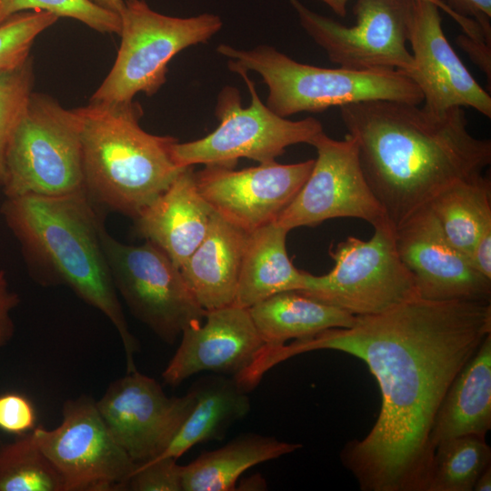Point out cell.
<instances>
[{"instance_id": "obj_22", "label": "cell", "mask_w": 491, "mask_h": 491, "mask_svg": "<svg viewBox=\"0 0 491 491\" xmlns=\"http://www.w3.org/2000/svg\"><path fill=\"white\" fill-rule=\"evenodd\" d=\"M287 234L275 222L248 234L234 305L250 308L276 294L303 288L305 271L287 255Z\"/></svg>"}, {"instance_id": "obj_16", "label": "cell", "mask_w": 491, "mask_h": 491, "mask_svg": "<svg viewBox=\"0 0 491 491\" xmlns=\"http://www.w3.org/2000/svg\"><path fill=\"white\" fill-rule=\"evenodd\" d=\"M395 230L397 252L414 278L418 297L490 303L491 280L447 240L428 205Z\"/></svg>"}, {"instance_id": "obj_29", "label": "cell", "mask_w": 491, "mask_h": 491, "mask_svg": "<svg viewBox=\"0 0 491 491\" xmlns=\"http://www.w3.org/2000/svg\"><path fill=\"white\" fill-rule=\"evenodd\" d=\"M41 10L78 20L103 34H120L121 17L92 0H0V25L12 15Z\"/></svg>"}, {"instance_id": "obj_15", "label": "cell", "mask_w": 491, "mask_h": 491, "mask_svg": "<svg viewBox=\"0 0 491 491\" xmlns=\"http://www.w3.org/2000/svg\"><path fill=\"white\" fill-rule=\"evenodd\" d=\"M314 162L275 161L242 170L206 165L195 172V179L214 212L251 233L277 219L308 178Z\"/></svg>"}, {"instance_id": "obj_36", "label": "cell", "mask_w": 491, "mask_h": 491, "mask_svg": "<svg viewBox=\"0 0 491 491\" xmlns=\"http://www.w3.org/2000/svg\"><path fill=\"white\" fill-rule=\"evenodd\" d=\"M326 5L340 17L346 15V5L350 0H317ZM436 5L440 10L447 14L462 28L463 33L475 40L486 41L478 25L472 19L463 17L455 13L443 0H425Z\"/></svg>"}, {"instance_id": "obj_41", "label": "cell", "mask_w": 491, "mask_h": 491, "mask_svg": "<svg viewBox=\"0 0 491 491\" xmlns=\"http://www.w3.org/2000/svg\"><path fill=\"white\" fill-rule=\"evenodd\" d=\"M2 444V441L0 440V445Z\"/></svg>"}, {"instance_id": "obj_24", "label": "cell", "mask_w": 491, "mask_h": 491, "mask_svg": "<svg viewBox=\"0 0 491 491\" xmlns=\"http://www.w3.org/2000/svg\"><path fill=\"white\" fill-rule=\"evenodd\" d=\"M248 310L265 347L309 338L332 328H347L356 321L346 311L298 291L276 294Z\"/></svg>"}, {"instance_id": "obj_1", "label": "cell", "mask_w": 491, "mask_h": 491, "mask_svg": "<svg viewBox=\"0 0 491 491\" xmlns=\"http://www.w3.org/2000/svg\"><path fill=\"white\" fill-rule=\"evenodd\" d=\"M491 334V304L415 297L386 312L356 316L273 349L280 364L315 350H336L366 363L382 396L377 420L341 451L363 491H428L433 423L452 381Z\"/></svg>"}, {"instance_id": "obj_7", "label": "cell", "mask_w": 491, "mask_h": 491, "mask_svg": "<svg viewBox=\"0 0 491 491\" xmlns=\"http://www.w3.org/2000/svg\"><path fill=\"white\" fill-rule=\"evenodd\" d=\"M120 17L115 62L90 102H130L138 93L154 95L165 83L170 60L180 51L208 41L223 25L214 14L168 16L144 0H125Z\"/></svg>"}, {"instance_id": "obj_3", "label": "cell", "mask_w": 491, "mask_h": 491, "mask_svg": "<svg viewBox=\"0 0 491 491\" xmlns=\"http://www.w3.org/2000/svg\"><path fill=\"white\" fill-rule=\"evenodd\" d=\"M84 190L60 196L6 197L1 214L32 265L47 282L70 287L103 313L124 346L127 372L140 346L129 330L103 251V221Z\"/></svg>"}, {"instance_id": "obj_14", "label": "cell", "mask_w": 491, "mask_h": 491, "mask_svg": "<svg viewBox=\"0 0 491 491\" xmlns=\"http://www.w3.org/2000/svg\"><path fill=\"white\" fill-rule=\"evenodd\" d=\"M95 404L114 439L138 465L167 448L193 409L195 396L190 389L168 396L155 379L136 369L111 383Z\"/></svg>"}, {"instance_id": "obj_38", "label": "cell", "mask_w": 491, "mask_h": 491, "mask_svg": "<svg viewBox=\"0 0 491 491\" xmlns=\"http://www.w3.org/2000/svg\"><path fill=\"white\" fill-rule=\"evenodd\" d=\"M468 258L478 273L491 280V226L478 236Z\"/></svg>"}, {"instance_id": "obj_11", "label": "cell", "mask_w": 491, "mask_h": 491, "mask_svg": "<svg viewBox=\"0 0 491 491\" xmlns=\"http://www.w3.org/2000/svg\"><path fill=\"white\" fill-rule=\"evenodd\" d=\"M306 33L329 60L350 70H398L415 64L407 50L413 0H356V24L347 26L289 0Z\"/></svg>"}, {"instance_id": "obj_12", "label": "cell", "mask_w": 491, "mask_h": 491, "mask_svg": "<svg viewBox=\"0 0 491 491\" xmlns=\"http://www.w3.org/2000/svg\"><path fill=\"white\" fill-rule=\"evenodd\" d=\"M62 421L32 430L59 473L64 491H123L136 464L116 443L87 396L66 400Z\"/></svg>"}, {"instance_id": "obj_27", "label": "cell", "mask_w": 491, "mask_h": 491, "mask_svg": "<svg viewBox=\"0 0 491 491\" xmlns=\"http://www.w3.org/2000/svg\"><path fill=\"white\" fill-rule=\"evenodd\" d=\"M490 461L491 448L484 437L465 435L446 439L436 446L428 491H472Z\"/></svg>"}, {"instance_id": "obj_31", "label": "cell", "mask_w": 491, "mask_h": 491, "mask_svg": "<svg viewBox=\"0 0 491 491\" xmlns=\"http://www.w3.org/2000/svg\"><path fill=\"white\" fill-rule=\"evenodd\" d=\"M58 19L53 13L33 10L15 14L0 25V71L16 68L29 57L35 37Z\"/></svg>"}, {"instance_id": "obj_26", "label": "cell", "mask_w": 491, "mask_h": 491, "mask_svg": "<svg viewBox=\"0 0 491 491\" xmlns=\"http://www.w3.org/2000/svg\"><path fill=\"white\" fill-rule=\"evenodd\" d=\"M447 240L469 256L478 236L491 226V181L482 173L456 180L428 204Z\"/></svg>"}, {"instance_id": "obj_9", "label": "cell", "mask_w": 491, "mask_h": 491, "mask_svg": "<svg viewBox=\"0 0 491 491\" xmlns=\"http://www.w3.org/2000/svg\"><path fill=\"white\" fill-rule=\"evenodd\" d=\"M236 73L248 87L250 105L244 108L239 90L225 86L215 105L219 125L203 138L173 145V156L180 167L203 164L234 168L240 158L269 164L284 154L287 146L310 145L323 132L316 118L292 121L272 112L260 100L247 72Z\"/></svg>"}, {"instance_id": "obj_20", "label": "cell", "mask_w": 491, "mask_h": 491, "mask_svg": "<svg viewBox=\"0 0 491 491\" xmlns=\"http://www.w3.org/2000/svg\"><path fill=\"white\" fill-rule=\"evenodd\" d=\"M248 234L214 212L205 236L180 268L205 311L234 304Z\"/></svg>"}, {"instance_id": "obj_28", "label": "cell", "mask_w": 491, "mask_h": 491, "mask_svg": "<svg viewBox=\"0 0 491 491\" xmlns=\"http://www.w3.org/2000/svg\"><path fill=\"white\" fill-rule=\"evenodd\" d=\"M0 491H64L59 473L32 431L0 445Z\"/></svg>"}, {"instance_id": "obj_4", "label": "cell", "mask_w": 491, "mask_h": 491, "mask_svg": "<svg viewBox=\"0 0 491 491\" xmlns=\"http://www.w3.org/2000/svg\"><path fill=\"white\" fill-rule=\"evenodd\" d=\"M80 124L84 191L105 209L131 218L149 205L185 167L173 156L172 136L139 125L136 102H90L75 109Z\"/></svg>"}, {"instance_id": "obj_25", "label": "cell", "mask_w": 491, "mask_h": 491, "mask_svg": "<svg viewBox=\"0 0 491 491\" xmlns=\"http://www.w3.org/2000/svg\"><path fill=\"white\" fill-rule=\"evenodd\" d=\"M301 447L299 443L280 441L273 436L242 434L182 466L183 491L235 490L238 478L247 469Z\"/></svg>"}, {"instance_id": "obj_5", "label": "cell", "mask_w": 491, "mask_h": 491, "mask_svg": "<svg viewBox=\"0 0 491 491\" xmlns=\"http://www.w3.org/2000/svg\"><path fill=\"white\" fill-rule=\"evenodd\" d=\"M216 51L228 58L231 71L251 70L262 76L269 90L266 106L282 117L367 101L418 105L424 101L416 83L398 70L319 67L299 63L269 45L241 50L222 44Z\"/></svg>"}, {"instance_id": "obj_30", "label": "cell", "mask_w": 491, "mask_h": 491, "mask_svg": "<svg viewBox=\"0 0 491 491\" xmlns=\"http://www.w3.org/2000/svg\"><path fill=\"white\" fill-rule=\"evenodd\" d=\"M34 82L33 62L0 71V187L5 174V157L11 137L26 108Z\"/></svg>"}, {"instance_id": "obj_21", "label": "cell", "mask_w": 491, "mask_h": 491, "mask_svg": "<svg viewBox=\"0 0 491 491\" xmlns=\"http://www.w3.org/2000/svg\"><path fill=\"white\" fill-rule=\"evenodd\" d=\"M491 428V334L464 365L449 386L430 434L434 448L459 436L486 438Z\"/></svg>"}, {"instance_id": "obj_34", "label": "cell", "mask_w": 491, "mask_h": 491, "mask_svg": "<svg viewBox=\"0 0 491 491\" xmlns=\"http://www.w3.org/2000/svg\"><path fill=\"white\" fill-rule=\"evenodd\" d=\"M455 13L474 20L491 44V0H443Z\"/></svg>"}, {"instance_id": "obj_13", "label": "cell", "mask_w": 491, "mask_h": 491, "mask_svg": "<svg viewBox=\"0 0 491 491\" xmlns=\"http://www.w3.org/2000/svg\"><path fill=\"white\" fill-rule=\"evenodd\" d=\"M310 145L316 150L311 173L276 224L287 232L333 218L351 217L373 227L388 222L363 174L355 140H336L323 132Z\"/></svg>"}, {"instance_id": "obj_40", "label": "cell", "mask_w": 491, "mask_h": 491, "mask_svg": "<svg viewBox=\"0 0 491 491\" xmlns=\"http://www.w3.org/2000/svg\"><path fill=\"white\" fill-rule=\"evenodd\" d=\"M96 5L115 12L120 15L125 7V0H92Z\"/></svg>"}, {"instance_id": "obj_17", "label": "cell", "mask_w": 491, "mask_h": 491, "mask_svg": "<svg viewBox=\"0 0 491 491\" xmlns=\"http://www.w3.org/2000/svg\"><path fill=\"white\" fill-rule=\"evenodd\" d=\"M439 8L413 0L408 40L414 59L410 77L423 94L426 112L441 115L471 107L491 117V96L474 78L449 44Z\"/></svg>"}, {"instance_id": "obj_37", "label": "cell", "mask_w": 491, "mask_h": 491, "mask_svg": "<svg viewBox=\"0 0 491 491\" xmlns=\"http://www.w3.org/2000/svg\"><path fill=\"white\" fill-rule=\"evenodd\" d=\"M456 44L467 54L470 59L481 69L491 84V45L485 41L475 40L460 34L456 37Z\"/></svg>"}, {"instance_id": "obj_35", "label": "cell", "mask_w": 491, "mask_h": 491, "mask_svg": "<svg viewBox=\"0 0 491 491\" xmlns=\"http://www.w3.org/2000/svg\"><path fill=\"white\" fill-rule=\"evenodd\" d=\"M20 299L12 291L4 270H0V348L7 345L15 333L12 318L13 310L19 305Z\"/></svg>"}, {"instance_id": "obj_6", "label": "cell", "mask_w": 491, "mask_h": 491, "mask_svg": "<svg viewBox=\"0 0 491 491\" xmlns=\"http://www.w3.org/2000/svg\"><path fill=\"white\" fill-rule=\"evenodd\" d=\"M2 189L5 197L60 196L84 190L75 109L32 93L7 148Z\"/></svg>"}, {"instance_id": "obj_18", "label": "cell", "mask_w": 491, "mask_h": 491, "mask_svg": "<svg viewBox=\"0 0 491 491\" xmlns=\"http://www.w3.org/2000/svg\"><path fill=\"white\" fill-rule=\"evenodd\" d=\"M180 337L178 348L162 373L170 386L205 371L235 377L265 346L248 308L234 304L206 311L204 321L185 328Z\"/></svg>"}, {"instance_id": "obj_39", "label": "cell", "mask_w": 491, "mask_h": 491, "mask_svg": "<svg viewBox=\"0 0 491 491\" xmlns=\"http://www.w3.org/2000/svg\"><path fill=\"white\" fill-rule=\"evenodd\" d=\"M474 491H490L491 490V466L486 467L476 479Z\"/></svg>"}, {"instance_id": "obj_2", "label": "cell", "mask_w": 491, "mask_h": 491, "mask_svg": "<svg viewBox=\"0 0 491 491\" xmlns=\"http://www.w3.org/2000/svg\"><path fill=\"white\" fill-rule=\"evenodd\" d=\"M339 108L365 178L395 229L491 163V141L469 132L462 107L434 115L418 105L376 100Z\"/></svg>"}, {"instance_id": "obj_8", "label": "cell", "mask_w": 491, "mask_h": 491, "mask_svg": "<svg viewBox=\"0 0 491 491\" xmlns=\"http://www.w3.org/2000/svg\"><path fill=\"white\" fill-rule=\"evenodd\" d=\"M374 230L368 240L349 235L331 246L333 268L322 276L305 271L298 292L355 316L377 315L418 297L397 252L395 228L386 222Z\"/></svg>"}, {"instance_id": "obj_33", "label": "cell", "mask_w": 491, "mask_h": 491, "mask_svg": "<svg viewBox=\"0 0 491 491\" xmlns=\"http://www.w3.org/2000/svg\"><path fill=\"white\" fill-rule=\"evenodd\" d=\"M35 407L30 400L18 393L0 396V429L22 436L35 428Z\"/></svg>"}, {"instance_id": "obj_23", "label": "cell", "mask_w": 491, "mask_h": 491, "mask_svg": "<svg viewBox=\"0 0 491 491\" xmlns=\"http://www.w3.org/2000/svg\"><path fill=\"white\" fill-rule=\"evenodd\" d=\"M195 405L167 448L158 457L178 459L193 446L220 440L227 429L247 416L251 409L248 393L234 377L205 376L191 387Z\"/></svg>"}, {"instance_id": "obj_10", "label": "cell", "mask_w": 491, "mask_h": 491, "mask_svg": "<svg viewBox=\"0 0 491 491\" xmlns=\"http://www.w3.org/2000/svg\"><path fill=\"white\" fill-rule=\"evenodd\" d=\"M103 251L115 287L131 313L163 342L173 345L183 331L201 324L197 303L180 269L149 241L127 245L100 228Z\"/></svg>"}, {"instance_id": "obj_32", "label": "cell", "mask_w": 491, "mask_h": 491, "mask_svg": "<svg viewBox=\"0 0 491 491\" xmlns=\"http://www.w3.org/2000/svg\"><path fill=\"white\" fill-rule=\"evenodd\" d=\"M170 456L156 457L135 466L126 490L183 491L182 466Z\"/></svg>"}, {"instance_id": "obj_19", "label": "cell", "mask_w": 491, "mask_h": 491, "mask_svg": "<svg viewBox=\"0 0 491 491\" xmlns=\"http://www.w3.org/2000/svg\"><path fill=\"white\" fill-rule=\"evenodd\" d=\"M213 213L198 191L192 166H186L134 218L135 231L180 269L205 236Z\"/></svg>"}]
</instances>
